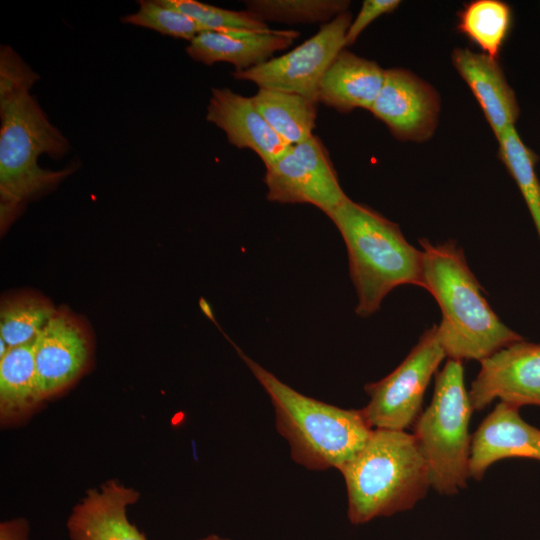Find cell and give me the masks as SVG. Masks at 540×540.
<instances>
[{"instance_id":"cell-1","label":"cell","mask_w":540,"mask_h":540,"mask_svg":"<svg viewBox=\"0 0 540 540\" xmlns=\"http://www.w3.org/2000/svg\"><path fill=\"white\" fill-rule=\"evenodd\" d=\"M39 76L8 45L0 48V223L5 231L27 202L54 189L76 165L61 170L39 166L41 155L60 159L67 138L31 95Z\"/></svg>"},{"instance_id":"cell-2","label":"cell","mask_w":540,"mask_h":540,"mask_svg":"<svg viewBox=\"0 0 540 540\" xmlns=\"http://www.w3.org/2000/svg\"><path fill=\"white\" fill-rule=\"evenodd\" d=\"M419 243L423 252V288L440 307L442 318L437 334L446 357L480 362L523 340L493 311L463 250L454 241L433 244L423 238Z\"/></svg>"},{"instance_id":"cell-3","label":"cell","mask_w":540,"mask_h":540,"mask_svg":"<svg viewBox=\"0 0 540 540\" xmlns=\"http://www.w3.org/2000/svg\"><path fill=\"white\" fill-rule=\"evenodd\" d=\"M345 243L360 317L376 313L396 287L423 288V252L400 227L372 208L346 198L328 216Z\"/></svg>"},{"instance_id":"cell-4","label":"cell","mask_w":540,"mask_h":540,"mask_svg":"<svg viewBox=\"0 0 540 540\" xmlns=\"http://www.w3.org/2000/svg\"><path fill=\"white\" fill-rule=\"evenodd\" d=\"M237 351L270 397L277 431L288 441L296 463L313 471L339 470L362 449L373 429L361 409H343L301 394Z\"/></svg>"},{"instance_id":"cell-5","label":"cell","mask_w":540,"mask_h":540,"mask_svg":"<svg viewBox=\"0 0 540 540\" xmlns=\"http://www.w3.org/2000/svg\"><path fill=\"white\" fill-rule=\"evenodd\" d=\"M339 471L352 524L409 510L431 487L418 443L404 430L373 429L362 449Z\"/></svg>"},{"instance_id":"cell-6","label":"cell","mask_w":540,"mask_h":540,"mask_svg":"<svg viewBox=\"0 0 540 540\" xmlns=\"http://www.w3.org/2000/svg\"><path fill=\"white\" fill-rule=\"evenodd\" d=\"M473 408L465 387L462 361L448 359L436 373L433 398L413 425V435L427 463L430 484L443 495L467 484Z\"/></svg>"},{"instance_id":"cell-7","label":"cell","mask_w":540,"mask_h":540,"mask_svg":"<svg viewBox=\"0 0 540 540\" xmlns=\"http://www.w3.org/2000/svg\"><path fill=\"white\" fill-rule=\"evenodd\" d=\"M445 357L434 324L391 373L365 385L370 400L361 411L370 427L405 431L413 426L428 384Z\"/></svg>"},{"instance_id":"cell-8","label":"cell","mask_w":540,"mask_h":540,"mask_svg":"<svg viewBox=\"0 0 540 540\" xmlns=\"http://www.w3.org/2000/svg\"><path fill=\"white\" fill-rule=\"evenodd\" d=\"M351 22V14L343 12L293 50L247 70H235L232 75L259 88L297 93L317 102L321 80L344 49Z\"/></svg>"},{"instance_id":"cell-9","label":"cell","mask_w":540,"mask_h":540,"mask_svg":"<svg viewBox=\"0 0 540 540\" xmlns=\"http://www.w3.org/2000/svg\"><path fill=\"white\" fill-rule=\"evenodd\" d=\"M480 364L468 391L473 410H483L497 398L518 409L540 406V343L517 341Z\"/></svg>"},{"instance_id":"cell-10","label":"cell","mask_w":540,"mask_h":540,"mask_svg":"<svg viewBox=\"0 0 540 540\" xmlns=\"http://www.w3.org/2000/svg\"><path fill=\"white\" fill-rule=\"evenodd\" d=\"M369 111L400 141L429 140L438 125L440 97L423 79L403 68L385 71L382 89Z\"/></svg>"},{"instance_id":"cell-11","label":"cell","mask_w":540,"mask_h":540,"mask_svg":"<svg viewBox=\"0 0 540 540\" xmlns=\"http://www.w3.org/2000/svg\"><path fill=\"white\" fill-rule=\"evenodd\" d=\"M34 361L42 400L70 385L83 371L89 342L74 317L56 311L34 340Z\"/></svg>"},{"instance_id":"cell-12","label":"cell","mask_w":540,"mask_h":540,"mask_svg":"<svg viewBox=\"0 0 540 540\" xmlns=\"http://www.w3.org/2000/svg\"><path fill=\"white\" fill-rule=\"evenodd\" d=\"M513 457L540 460V429L524 421L518 408L499 402L471 438L469 476L481 480L493 463Z\"/></svg>"},{"instance_id":"cell-13","label":"cell","mask_w":540,"mask_h":540,"mask_svg":"<svg viewBox=\"0 0 540 540\" xmlns=\"http://www.w3.org/2000/svg\"><path fill=\"white\" fill-rule=\"evenodd\" d=\"M139 493L112 479L90 489L67 519L71 540H147L127 517Z\"/></svg>"},{"instance_id":"cell-14","label":"cell","mask_w":540,"mask_h":540,"mask_svg":"<svg viewBox=\"0 0 540 540\" xmlns=\"http://www.w3.org/2000/svg\"><path fill=\"white\" fill-rule=\"evenodd\" d=\"M206 120L223 130L232 145L254 151L265 166L291 149L270 127L251 97L229 88L212 89Z\"/></svg>"},{"instance_id":"cell-15","label":"cell","mask_w":540,"mask_h":540,"mask_svg":"<svg viewBox=\"0 0 540 540\" xmlns=\"http://www.w3.org/2000/svg\"><path fill=\"white\" fill-rule=\"evenodd\" d=\"M451 59L499 139L506 130L514 127L520 110L498 59L468 48H455Z\"/></svg>"},{"instance_id":"cell-16","label":"cell","mask_w":540,"mask_h":540,"mask_svg":"<svg viewBox=\"0 0 540 540\" xmlns=\"http://www.w3.org/2000/svg\"><path fill=\"white\" fill-rule=\"evenodd\" d=\"M299 35L295 30L203 31L190 41L186 52L197 62H227L243 71L288 48Z\"/></svg>"},{"instance_id":"cell-17","label":"cell","mask_w":540,"mask_h":540,"mask_svg":"<svg viewBox=\"0 0 540 540\" xmlns=\"http://www.w3.org/2000/svg\"><path fill=\"white\" fill-rule=\"evenodd\" d=\"M385 71L375 61L343 49L321 80L317 102L342 113L369 110L382 89Z\"/></svg>"},{"instance_id":"cell-18","label":"cell","mask_w":540,"mask_h":540,"mask_svg":"<svg viewBox=\"0 0 540 540\" xmlns=\"http://www.w3.org/2000/svg\"><path fill=\"white\" fill-rule=\"evenodd\" d=\"M34 340L10 348L0 358L2 421H11L23 416L42 401L34 361Z\"/></svg>"},{"instance_id":"cell-19","label":"cell","mask_w":540,"mask_h":540,"mask_svg":"<svg viewBox=\"0 0 540 540\" xmlns=\"http://www.w3.org/2000/svg\"><path fill=\"white\" fill-rule=\"evenodd\" d=\"M265 167L264 183L269 201L281 204H310L327 216L337 207L291 149Z\"/></svg>"},{"instance_id":"cell-20","label":"cell","mask_w":540,"mask_h":540,"mask_svg":"<svg viewBox=\"0 0 540 540\" xmlns=\"http://www.w3.org/2000/svg\"><path fill=\"white\" fill-rule=\"evenodd\" d=\"M270 127L291 146L313 134L317 102L297 93L259 88L251 97Z\"/></svg>"},{"instance_id":"cell-21","label":"cell","mask_w":540,"mask_h":540,"mask_svg":"<svg viewBox=\"0 0 540 540\" xmlns=\"http://www.w3.org/2000/svg\"><path fill=\"white\" fill-rule=\"evenodd\" d=\"M512 21L510 6L499 0H475L458 13L457 29L482 53L498 59Z\"/></svg>"},{"instance_id":"cell-22","label":"cell","mask_w":540,"mask_h":540,"mask_svg":"<svg viewBox=\"0 0 540 540\" xmlns=\"http://www.w3.org/2000/svg\"><path fill=\"white\" fill-rule=\"evenodd\" d=\"M57 310L44 298L21 295L2 302L0 338L9 348L33 341Z\"/></svg>"},{"instance_id":"cell-23","label":"cell","mask_w":540,"mask_h":540,"mask_svg":"<svg viewBox=\"0 0 540 540\" xmlns=\"http://www.w3.org/2000/svg\"><path fill=\"white\" fill-rule=\"evenodd\" d=\"M499 157L516 182L540 239V181L535 166L537 156L517 133L515 126L497 139Z\"/></svg>"},{"instance_id":"cell-24","label":"cell","mask_w":540,"mask_h":540,"mask_svg":"<svg viewBox=\"0 0 540 540\" xmlns=\"http://www.w3.org/2000/svg\"><path fill=\"white\" fill-rule=\"evenodd\" d=\"M247 10L265 21L298 23H328L348 11L346 0H249Z\"/></svg>"},{"instance_id":"cell-25","label":"cell","mask_w":540,"mask_h":540,"mask_svg":"<svg viewBox=\"0 0 540 540\" xmlns=\"http://www.w3.org/2000/svg\"><path fill=\"white\" fill-rule=\"evenodd\" d=\"M198 22L206 31H265L267 24L254 13L215 7L195 0H159Z\"/></svg>"},{"instance_id":"cell-26","label":"cell","mask_w":540,"mask_h":540,"mask_svg":"<svg viewBox=\"0 0 540 540\" xmlns=\"http://www.w3.org/2000/svg\"><path fill=\"white\" fill-rule=\"evenodd\" d=\"M138 5L139 9L123 17L122 22L189 42L201 32L206 31L191 17L163 5L159 0H140Z\"/></svg>"},{"instance_id":"cell-27","label":"cell","mask_w":540,"mask_h":540,"mask_svg":"<svg viewBox=\"0 0 540 540\" xmlns=\"http://www.w3.org/2000/svg\"><path fill=\"white\" fill-rule=\"evenodd\" d=\"M291 150L337 206L348 198L339 183L328 151L319 137L312 135L307 140L291 146Z\"/></svg>"},{"instance_id":"cell-28","label":"cell","mask_w":540,"mask_h":540,"mask_svg":"<svg viewBox=\"0 0 540 540\" xmlns=\"http://www.w3.org/2000/svg\"><path fill=\"white\" fill-rule=\"evenodd\" d=\"M400 5L398 0H365L362 7L351 22L346 36L345 47L353 45L359 35L378 17L393 12Z\"/></svg>"},{"instance_id":"cell-29","label":"cell","mask_w":540,"mask_h":540,"mask_svg":"<svg viewBox=\"0 0 540 540\" xmlns=\"http://www.w3.org/2000/svg\"><path fill=\"white\" fill-rule=\"evenodd\" d=\"M29 525L24 518L3 521L0 524V540H28Z\"/></svg>"},{"instance_id":"cell-30","label":"cell","mask_w":540,"mask_h":540,"mask_svg":"<svg viewBox=\"0 0 540 540\" xmlns=\"http://www.w3.org/2000/svg\"><path fill=\"white\" fill-rule=\"evenodd\" d=\"M199 540H230L228 538H223V537H220L218 535H215V534H212V535H208L204 538H201Z\"/></svg>"}]
</instances>
